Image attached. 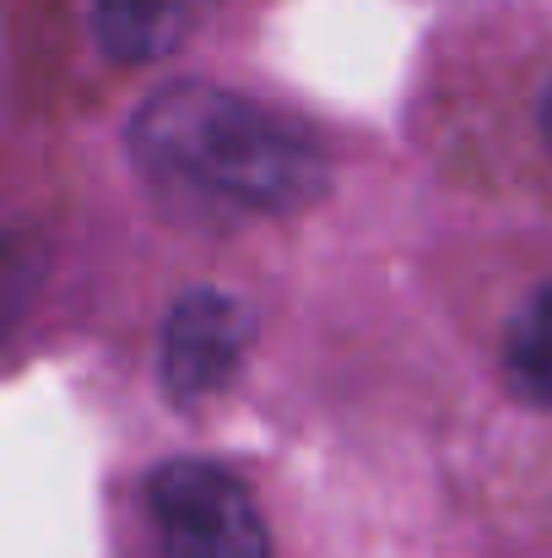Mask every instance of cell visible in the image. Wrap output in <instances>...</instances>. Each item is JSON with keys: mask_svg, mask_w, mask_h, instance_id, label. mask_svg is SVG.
<instances>
[{"mask_svg": "<svg viewBox=\"0 0 552 558\" xmlns=\"http://www.w3.org/2000/svg\"><path fill=\"white\" fill-rule=\"evenodd\" d=\"M125 153L163 190L238 217H293L331 190V153L277 109L211 87H158L125 125Z\"/></svg>", "mask_w": 552, "mask_h": 558, "instance_id": "obj_1", "label": "cell"}, {"mask_svg": "<svg viewBox=\"0 0 552 558\" xmlns=\"http://www.w3.org/2000/svg\"><path fill=\"white\" fill-rule=\"evenodd\" d=\"M163 558H271V526L249 488L211 461H163L147 477Z\"/></svg>", "mask_w": 552, "mask_h": 558, "instance_id": "obj_2", "label": "cell"}, {"mask_svg": "<svg viewBox=\"0 0 552 558\" xmlns=\"http://www.w3.org/2000/svg\"><path fill=\"white\" fill-rule=\"evenodd\" d=\"M249 331H255V320L233 293H217V288L180 293L163 320V342H158L163 396L174 407H200V401L222 396L244 364Z\"/></svg>", "mask_w": 552, "mask_h": 558, "instance_id": "obj_3", "label": "cell"}, {"mask_svg": "<svg viewBox=\"0 0 552 558\" xmlns=\"http://www.w3.org/2000/svg\"><path fill=\"white\" fill-rule=\"evenodd\" d=\"M189 0H93V38L120 65L169 54L189 27Z\"/></svg>", "mask_w": 552, "mask_h": 558, "instance_id": "obj_4", "label": "cell"}, {"mask_svg": "<svg viewBox=\"0 0 552 558\" xmlns=\"http://www.w3.org/2000/svg\"><path fill=\"white\" fill-rule=\"evenodd\" d=\"M504 374L531 407L552 412V282H542L515 310L504 331Z\"/></svg>", "mask_w": 552, "mask_h": 558, "instance_id": "obj_5", "label": "cell"}, {"mask_svg": "<svg viewBox=\"0 0 552 558\" xmlns=\"http://www.w3.org/2000/svg\"><path fill=\"white\" fill-rule=\"evenodd\" d=\"M537 125H542V136H548V147H552V87L542 93V109H537Z\"/></svg>", "mask_w": 552, "mask_h": 558, "instance_id": "obj_6", "label": "cell"}, {"mask_svg": "<svg viewBox=\"0 0 552 558\" xmlns=\"http://www.w3.org/2000/svg\"><path fill=\"white\" fill-rule=\"evenodd\" d=\"M189 5H217V0H189Z\"/></svg>", "mask_w": 552, "mask_h": 558, "instance_id": "obj_7", "label": "cell"}]
</instances>
